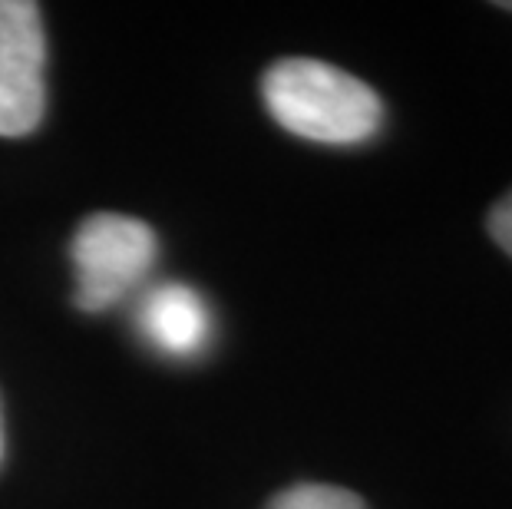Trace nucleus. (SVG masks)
<instances>
[{
	"instance_id": "8",
	"label": "nucleus",
	"mask_w": 512,
	"mask_h": 509,
	"mask_svg": "<svg viewBox=\"0 0 512 509\" xmlns=\"http://www.w3.org/2000/svg\"><path fill=\"white\" fill-rule=\"evenodd\" d=\"M503 7H506V10H512V4H503Z\"/></svg>"
},
{
	"instance_id": "1",
	"label": "nucleus",
	"mask_w": 512,
	"mask_h": 509,
	"mask_svg": "<svg viewBox=\"0 0 512 509\" xmlns=\"http://www.w3.org/2000/svg\"><path fill=\"white\" fill-rule=\"evenodd\" d=\"M261 100L288 133L324 146H357L377 136L384 103L364 80L321 60H278L261 77Z\"/></svg>"
},
{
	"instance_id": "5",
	"label": "nucleus",
	"mask_w": 512,
	"mask_h": 509,
	"mask_svg": "<svg viewBox=\"0 0 512 509\" xmlns=\"http://www.w3.org/2000/svg\"><path fill=\"white\" fill-rule=\"evenodd\" d=\"M265 509H367L357 493L328 483H298L281 490Z\"/></svg>"
},
{
	"instance_id": "7",
	"label": "nucleus",
	"mask_w": 512,
	"mask_h": 509,
	"mask_svg": "<svg viewBox=\"0 0 512 509\" xmlns=\"http://www.w3.org/2000/svg\"><path fill=\"white\" fill-rule=\"evenodd\" d=\"M0 457H4V420H0Z\"/></svg>"
},
{
	"instance_id": "4",
	"label": "nucleus",
	"mask_w": 512,
	"mask_h": 509,
	"mask_svg": "<svg viewBox=\"0 0 512 509\" xmlns=\"http://www.w3.org/2000/svg\"><path fill=\"white\" fill-rule=\"evenodd\" d=\"M139 328L156 351L169 357H195L212 338V314L189 285L166 281L143 298Z\"/></svg>"
},
{
	"instance_id": "6",
	"label": "nucleus",
	"mask_w": 512,
	"mask_h": 509,
	"mask_svg": "<svg viewBox=\"0 0 512 509\" xmlns=\"http://www.w3.org/2000/svg\"><path fill=\"white\" fill-rule=\"evenodd\" d=\"M489 235H493V242L512 258V192H506V196L493 205V212H489Z\"/></svg>"
},
{
	"instance_id": "2",
	"label": "nucleus",
	"mask_w": 512,
	"mask_h": 509,
	"mask_svg": "<svg viewBox=\"0 0 512 509\" xmlns=\"http://www.w3.org/2000/svg\"><path fill=\"white\" fill-rule=\"evenodd\" d=\"M156 248V232L129 215L100 212L83 219L70 245L76 305L90 314L119 305L152 272Z\"/></svg>"
},
{
	"instance_id": "3",
	"label": "nucleus",
	"mask_w": 512,
	"mask_h": 509,
	"mask_svg": "<svg viewBox=\"0 0 512 509\" xmlns=\"http://www.w3.org/2000/svg\"><path fill=\"white\" fill-rule=\"evenodd\" d=\"M47 110V37L40 7L0 0V136L34 133Z\"/></svg>"
}]
</instances>
